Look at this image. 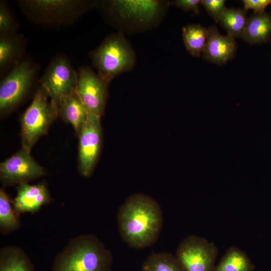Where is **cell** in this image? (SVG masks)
Returning a JSON list of instances; mask_svg holds the SVG:
<instances>
[{
    "instance_id": "1",
    "label": "cell",
    "mask_w": 271,
    "mask_h": 271,
    "mask_svg": "<svg viewBox=\"0 0 271 271\" xmlns=\"http://www.w3.org/2000/svg\"><path fill=\"white\" fill-rule=\"evenodd\" d=\"M117 219L122 240L129 247L138 249L154 244L163 224L160 205L142 193L132 195L125 200L118 209Z\"/></svg>"
},
{
    "instance_id": "2",
    "label": "cell",
    "mask_w": 271,
    "mask_h": 271,
    "mask_svg": "<svg viewBox=\"0 0 271 271\" xmlns=\"http://www.w3.org/2000/svg\"><path fill=\"white\" fill-rule=\"evenodd\" d=\"M111 251L94 235L71 239L55 256L51 271H111Z\"/></svg>"
},
{
    "instance_id": "3",
    "label": "cell",
    "mask_w": 271,
    "mask_h": 271,
    "mask_svg": "<svg viewBox=\"0 0 271 271\" xmlns=\"http://www.w3.org/2000/svg\"><path fill=\"white\" fill-rule=\"evenodd\" d=\"M90 57L97 75L106 84L120 73L130 70L136 59L131 47L119 34L106 38L91 53Z\"/></svg>"
},
{
    "instance_id": "4",
    "label": "cell",
    "mask_w": 271,
    "mask_h": 271,
    "mask_svg": "<svg viewBox=\"0 0 271 271\" xmlns=\"http://www.w3.org/2000/svg\"><path fill=\"white\" fill-rule=\"evenodd\" d=\"M58 115L57 104L41 86L21 118L22 148L30 152L39 138L46 133Z\"/></svg>"
},
{
    "instance_id": "5",
    "label": "cell",
    "mask_w": 271,
    "mask_h": 271,
    "mask_svg": "<svg viewBox=\"0 0 271 271\" xmlns=\"http://www.w3.org/2000/svg\"><path fill=\"white\" fill-rule=\"evenodd\" d=\"M27 14L35 21L64 24L77 18L90 6L82 1L33 0L21 1Z\"/></svg>"
},
{
    "instance_id": "6",
    "label": "cell",
    "mask_w": 271,
    "mask_h": 271,
    "mask_svg": "<svg viewBox=\"0 0 271 271\" xmlns=\"http://www.w3.org/2000/svg\"><path fill=\"white\" fill-rule=\"evenodd\" d=\"M218 254L213 242L191 235L180 242L175 256L185 271H213Z\"/></svg>"
},
{
    "instance_id": "7",
    "label": "cell",
    "mask_w": 271,
    "mask_h": 271,
    "mask_svg": "<svg viewBox=\"0 0 271 271\" xmlns=\"http://www.w3.org/2000/svg\"><path fill=\"white\" fill-rule=\"evenodd\" d=\"M36 74V69L24 61L15 66L0 85V111L6 112L17 104L29 92Z\"/></svg>"
},
{
    "instance_id": "8",
    "label": "cell",
    "mask_w": 271,
    "mask_h": 271,
    "mask_svg": "<svg viewBox=\"0 0 271 271\" xmlns=\"http://www.w3.org/2000/svg\"><path fill=\"white\" fill-rule=\"evenodd\" d=\"M78 79V74L69 61L59 57L51 62L40 83L50 98L58 105L63 98L75 91Z\"/></svg>"
},
{
    "instance_id": "9",
    "label": "cell",
    "mask_w": 271,
    "mask_h": 271,
    "mask_svg": "<svg viewBox=\"0 0 271 271\" xmlns=\"http://www.w3.org/2000/svg\"><path fill=\"white\" fill-rule=\"evenodd\" d=\"M78 137L79 172L83 176L88 177L93 172L100 152V117L88 115Z\"/></svg>"
},
{
    "instance_id": "10",
    "label": "cell",
    "mask_w": 271,
    "mask_h": 271,
    "mask_svg": "<svg viewBox=\"0 0 271 271\" xmlns=\"http://www.w3.org/2000/svg\"><path fill=\"white\" fill-rule=\"evenodd\" d=\"M45 174L44 169L34 160L30 152L23 148L0 164V179L5 186L26 183Z\"/></svg>"
},
{
    "instance_id": "11",
    "label": "cell",
    "mask_w": 271,
    "mask_h": 271,
    "mask_svg": "<svg viewBox=\"0 0 271 271\" xmlns=\"http://www.w3.org/2000/svg\"><path fill=\"white\" fill-rule=\"evenodd\" d=\"M75 92L83 104L88 115L101 117L104 110L107 85L92 70L81 68L78 73Z\"/></svg>"
},
{
    "instance_id": "12",
    "label": "cell",
    "mask_w": 271,
    "mask_h": 271,
    "mask_svg": "<svg viewBox=\"0 0 271 271\" xmlns=\"http://www.w3.org/2000/svg\"><path fill=\"white\" fill-rule=\"evenodd\" d=\"M51 200L50 195L44 184L29 185L26 183L17 187L13 205L15 211L19 215L24 213H35Z\"/></svg>"
},
{
    "instance_id": "13",
    "label": "cell",
    "mask_w": 271,
    "mask_h": 271,
    "mask_svg": "<svg viewBox=\"0 0 271 271\" xmlns=\"http://www.w3.org/2000/svg\"><path fill=\"white\" fill-rule=\"evenodd\" d=\"M208 38L203 52V58L213 63L223 65L234 56L236 44L235 38L220 34L215 26L208 28Z\"/></svg>"
},
{
    "instance_id": "14",
    "label": "cell",
    "mask_w": 271,
    "mask_h": 271,
    "mask_svg": "<svg viewBox=\"0 0 271 271\" xmlns=\"http://www.w3.org/2000/svg\"><path fill=\"white\" fill-rule=\"evenodd\" d=\"M58 106L59 115L72 125L79 136L88 115L75 91L63 98Z\"/></svg>"
},
{
    "instance_id": "15",
    "label": "cell",
    "mask_w": 271,
    "mask_h": 271,
    "mask_svg": "<svg viewBox=\"0 0 271 271\" xmlns=\"http://www.w3.org/2000/svg\"><path fill=\"white\" fill-rule=\"evenodd\" d=\"M271 15L254 13L248 18L242 38L252 45L261 44L271 40Z\"/></svg>"
},
{
    "instance_id": "16",
    "label": "cell",
    "mask_w": 271,
    "mask_h": 271,
    "mask_svg": "<svg viewBox=\"0 0 271 271\" xmlns=\"http://www.w3.org/2000/svg\"><path fill=\"white\" fill-rule=\"evenodd\" d=\"M0 271H35V267L23 250L7 246L0 251Z\"/></svg>"
},
{
    "instance_id": "17",
    "label": "cell",
    "mask_w": 271,
    "mask_h": 271,
    "mask_svg": "<svg viewBox=\"0 0 271 271\" xmlns=\"http://www.w3.org/2000/svg\"><path fill=\"white\" fill-rule=\"evenodd\" d=\"M254 265L247 254L240 249L230 247L213 271H253Z\"/></svg>"
},
{
    "instance_id": "18",
    "label": "cell",
    "mask_w": 271,
    "mask_h": 271,
    "mask_svg": "<svg viewBox=\"0 0 271 271\" xmlns=\"http://www.w3.org/2000/svg\"><path fill=\"white\" fill-rule=\"evenodd\" d=\"M208 34V29L199 24H189L183 27L184 44L190 54L200 57L205 47Z\"/></svg>"
},
{
    "instance_id": "19",
    "label": "cell",
    "mask_w": 271,
    "mask_h": 271,
    "mask_svg": "<svg viewBox=\"0 0 271 271\" xmlns=\"http://www.w3.org/2000/svg\"><path fill=\"white\" fill-rule=\"evenodd\" d=\"M247 20L246 11L241 9L232 8H226L219 22L226 30L228 35L234 38H242Z\"/></svg>"
},
{
    "instance_id": "20",
    "label": "cell",
    "mask_w": 271,
    "mask_h": 271,
    "mask_svg": "<svg viewBox=\"0 0 271 271\" xmlns=\"http://www.w3.org/2000/svg\"><path fill=\"white\" fill-rule=\"evenodd\" d=\"M143 271H185L175 255L165 252L154 253L142 264Z\"/></svg>"
},
{
    "instance_id": "21",
    "label": "cell",
    "mask_w": 271,
    "mask_h": 271,
    "mask_svg": "<svg viewBox=\"0 0 271 271\" xmlns=\"http://www.w3.org/2000/svg\"><path fill=\"white\" fill-rule=\"evenodd\" d=\"M20 225L19 215L12 201L3 189L0 190V230L7 234L17 230Z\"/></svg>"
},
{
    "instance_id": "22",
    "label": "cell",
    "mask_w": 271,
    "mask_h": 271,
    "mask_svg": "<svg viewBox=\"0 0 271 271\" xmlns=\"http://www.w3.org/2000/svg\"><path fill=\"white\" fill-rule=\"evenodd\" d=\"M20 45L18 40L9 36H1L0 67L1 70L10 64L18 56Z\"/></svg>"
},
{
    "instance_id": "23",
    "label": "cell",
    "mask_w": 271,
    "mask_h": 271,
    "mask_svg": "<svg viewBox=\"0 0 271 271\" xmlns=\"http://www.w3.org/2000/svg\"><path fill=\"white\" fill-rule=\"evenodd\" d=\"M225 2L224 0H202L200 5L203 6L216 23H218L222 15L226 9Z\"/></svg>"
},
{
    "instance_id": "24",
    "label": "cell",
    "mask_w": 271,
    "mask_h": 271,
    "mask_svg": "<svg viewBox=\"0 0 271 271\" xmlns=\"http://www.w3.org/2000/svg\"><path fill=\"white\" fill-rule=\"evenodd\" d=\"M15 26L14 20L5 6L0 5L1 36H9L14 32Z\"/></svg>"
},
{
    "instance_id": "25",
    "label": "cell",
    "mask_w": 271,
    "mask_h": 271,
    "mask_svg": "<svg viewBox=\"0 0 271 271\" xmlns=\"http://www.w3.org/2000/svg\"><path fill=\"white\" fill-rule=\"evenodd\" d=\"M243 10L247 11L252 9L254 13L258 14L265 12V9L271 5V0H243Z\"/></svg>"
},
{
    "instance_id": "26",
    "label": "cell",
    "mask_w": 271,
    "mask_h": 271,
    "mask_svg": "<svg viewBox=\"0 0 271 271\" xmlns=\"http://www.w3.org/2000/svg\"><path fill=\"white\" fill-rule=\"evenodd\" d=\"M200 0H177L172 2V4L185 11L193 12L195 15L200 14Z\"/></svg>"
}]
</instances>
